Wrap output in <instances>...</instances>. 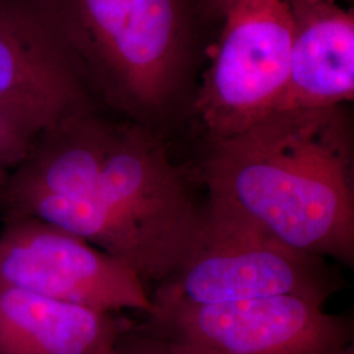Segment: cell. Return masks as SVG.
Segmentation results:
<instances>
[{"instance_id": "6da1fadb", "label": "cell", "mask_w": 354, "mask_h": 354, "mask_svg": "<svg viewBox=\"0 0 354 354\" xmlns=\"http://www.w3.org/2000/svg\"><path fill=\"white\" fill-rule=\"evenodd\" d=\"M207 203L292 250L352 266L353 134L342 105L272 112L210 140Z\"/></svg>"}, {"instance_id": "7a4b0ae2", "label": "cell", "mask_w": 354, "mask_h": 354, "mask_svg": "<svg viewBox=\"0 0 354 354\" xmlns=\"http://www.w3.org/2000/svg\"><path fill=\"white\" fill-rule=\"evenodd\" d=\"M89 79L133 122L174 109L192 55V0H37Z\"/></svg>"}, {"instance_id": "3957f363", "label": "cell", "mask_w": 354, "mask_h": 354, "mask_svg": "<svg viewBox=\"0 0 354 354\" xmlns=\"http://www.w3.org/2000/svg\"><path fill=\"white\" fill-rule=\"evenodd\" d=\"M336 285L326 259L292 250L239 216L206 203L196 241L151 299L153 311L279 295L326 302Z\"/></svg>"}, {"instance_id": "277c9868", "label": "cell", "mask_w": 354, "mask_h": 354, "mask_svg": "<svg viewBox=\"0 0 354 354\" xmlns=\"http://www.w3.org/2000/svg\"><path fill=\"white\" fill-rule=\"evenodd\" d=\"M324 301L279 295L234 304L156 310L146 329L172 354H342L349 319Z\"/></svg>"}, {"instance_id": "5b68a950", "label": "cell", "mask_w": 354, "mask_h": 354, "mask_svg": "<svg viewBox=\"0 0 354 354\" xmlns=\"http://www.w3.org/2000/svg\"><path fill=\"white\" fill-rule=\"evenodd\" d=\"M196 109L210 140L226 138L276 111L290 61L286 0H241L225 16Z\"/></svg>"}, {"instance_id": "8992f818", "label": "cell", "mask_w": 354, "mask_h": 354, "mask_svg": "<svg viewBox=\"0 0 354 354\" xmlns=\"http://www.w3.org/2000/svg\"><path fill=\"white\" fill-rule=\"evenodd\" d=\"M0 282L102 313H153L151 295L131 268L33 216H6Z\"/></svg>"}, {"instance_id": "52a82bcc", "label": "cell", "mask_w": 354, "mask_h": 354, "mask_svg": "<svg viewBox=\"0 0 354 354\" xmlns=\"http://www.w3.org/2000/svg\"><path fill=\"white\" fill-rule=\"evenodd\" d=\"M0 102L57 120L88 109L84 76L37 0H0Z\"/></svg>"}, {"instance_id": "ba28073f", "label": "cell", "mask_w": 354, "mask_h": 354, "mask_svg": "<svg viewBox=\"0 0 354 354\" xmlns=\"http://www.w3.org/2000/svg\"><path fill=\"white\" fill-rule=\"evenodd\" d=\"M289 76L277 111L322 109L354 97V13L337 0H286Z\"/></svg>"}, {"instance_id": "9c48e42d", "label": "cell", "mask_w": 354, "mask_h": 354, "mask_svg": "<svg viewBox=\"0 0 354 354\" xmlns=\"http://www.w3.org/2000/svg\"><path fill=\"white\" fill-rule=\"evenodd\" d=\"M127 328L114 314L0 282V354H111Z\"/></svg>"}, {"instance_id": "30bf717a", "label": "cell", "mask_w": 354, "mask_h": 354, "mask_svg": "<svg viewBox=\"0 0 354 354\" xmlns=\"http://www.w3.org/2000/svg\"><path fill=\"white\" fill-rule=\"evenodd\" d=\"M6 216H33L64 230L131 268L143 282L175 270L167 253L131 219L93 196L39 194L6 207Z\"/></svg>"}, {"instance_id": "8fae6325", "label": "cell", "mask_w": 354, "mask_h": 354, "mask_svg": "<svg viewBox=\"0 0 354 354\" xmlns=\"http://www.w3.org/2000/svg\"><path fill=\"white\" fill-rule=\"evenodd\" d=\"M57 121L37 109L0 102V171L19 165L38 136Z\"/></svg>"}, {"instance_id": "7c38bea8", "label": "cell", "mask_w": 354, "mask_h": 354, "mask_svg": "<svg viewBox=\"0 0 354 354\" xmlns=\"http://www.w3.org/2000/svg\"><path fill=\"white\" fill-rule=\"evenodd\" d=\"M111 354H172L162 340L146 328L127 327L115 342Z\"/></svg>"}, {"instance_id": "4fadbf2b", "label": "cell", "mask_w": 354, "mask_h": 354, "mask_svg": "<svg viewBox=\"0 0 354 354\" xmlns=\"http://www.w3.org/2000/svg\"><path fill=\"white\" fill-rule=\"evenodd\" d=\"M241 0H201L203 10L210 16L222 17Z\"/></svg>"}, {"instance_id": "5bb4252c", "label": "cell", "mask_w": 354, "mask_h": 354, "mask_svg": "<svg viewBox=\"0 0 354 354\" xmlns=\"http://www.w3.org/2000/svg\"><path fill=\"white\" fill-rule=\"evenodd\" d=\"M6 178H7L6 171H0V196H1V189H3V185L6 183Z\"/></svg>"}, {"instance_id": "9a60e30c", "label": "cell", "mask_w": 354, "mask_h": 354, "mask_svg": "<svg viewBox=\"0 0 354 354\" xmlns=\"http://www.w3.org/2000/svg\"><path fill=\"white\" fill-rule=\"evenodd\" d=\"M342 354H354L353 345H352V346H349V348H348V349H346V351H345Z\"/></svg>"}]
</instances>
